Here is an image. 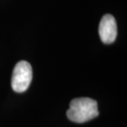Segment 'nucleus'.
<instances>
[{"instance_id": "nucleus-3", "label": "nucleus", "mask_w": 127, "mask_h": 127, "mask_svg": "<svg viewBox=\"0 0 127 127\" xmlns=\"http://www.w3.org/2000/svg\"><path fill=\"white\" fill-rule=\"evenodd\" d=\"M100 39L105 44L114 42L117 35V26L115 18L111 14H105L100 21L99 26Z\"/></svg>"}, {"instance_id": "nucleus-1", "label": "nucleus", "mask_w": 127, "mask_h": 127, "mask_svg": "<svg viewBox=\"0 0 127 127\" xmlns=\"http://www.w3.org/2000/svg\"><path fill=\"white\" fill-rule=\"evenodd\" d=\"M97 103L89 97L75 98L70 102L66 115L71 121L76 123H84L98 116Z\"/></svg>"}, {"instance_id": "nucleus-2", "label": "nucleus", "mask_w": 127, "mask_h": 127, "mask_svg": "<svg viewBox=\"0 0 127 127\" xmlns=\"http://www.w3.org/2000/svg\"><path fill=\"white\" fill-rule=\"evenodd\" d=\"M32 78L31 64L21 61L15 66L11 77V87L16 93H23L28 88Z\"/></svg>"}]
</instances>
